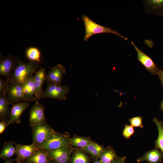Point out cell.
Listing matches in <instances>:
<instances>
[{
    "instance_id": "1",
    "label": "cell",
    "mask_w": 163,
    "mask_h": 163,
    "mask_svg": "<svg viewBox=\"0 0 163 163\" xmlns=\"http://www.w3.org/2000/svg\"><path fill=\"white\" fill-rule=\"evenodd\" d=\"M39 63L30 61L24 62L18 59L17 64L11 75L10 80L22 84L31 77L42 67Z\"/></svg>"
},
{
    "instance_id": "2",
    "label": "cell",
    "mask_w": 163,
    "mask_h": 163,
    "mask_svg": "<svg viewBox=\"0 0 163 163\" xmlns=\"http://www.w3.org/2000/svg\"><path fill=\"white\" fill-rule=\"evenodd\" d=\"M82 18L85 29V34L84 38L85 41H87L89 38L95 34L104 33L115 34L126 41L128 40L127 38L111 28L97 24L85 14L83 15Z\"/></svg>"
},
{
    "instance_id": "3",
    "label": "cell",
    "mask_w": 163,
    "mask_h": 163,
    "mask_svg": "<svg viewBox=\"0 0 163 163\" xmlns=\"http://www.w3.org/2000/svg\"><path fill=\"white\" fill-rule=\"evenodd\" d=\"M69 139L66 135L55 132L38 146L39 149L47 151L69 146Z\"/></svg>"
},
{
    "instance_id": "4",
    "label": "cell",
    "mask_w": 163,
    "mask_h": 163,
    "mask_svg": "<svg viewBox=\"0 0 163 163\" xmlns=\"http://www.w3.org/2000/svg\"><path fill=\"white\" fill-rule=\"evenodd\" d=\"M33 143L39 145L46 141L55 132L46 123L31 126Z\"/></svg>"
},
{
    "instance_id": "5",
    "label": "cell",
    "mask_w": 163,
    "mask_h": 163,
    "mask_svg": "<svg viewBox=\"0 0 163 163\" xmlns=\"http://www.w3.org/2000/svg\"><path fill=\"white\" fill-rule=\"evenodd\" d=\"M69 92V87L67 85H61L48 83L47 87L44 91L42 98L45 99L50 97L58 99L60 101L66 99V95Z\"/></svg>"
},
{
    "instance_id": "6",
    "label": "cell",
    "mask_w": 163,
    "mask_h": 163,
    "mask_svg": "<svg viewBox=\"0 0 163 163\" xmlns=\"http://www.w3.org/2000/svg\"><path fill=\"white\" fill-rule=\"evenodd\" d=\"M5 93L12 105L22 101H27L21 83L10 81L6 87Z\"/></svg>"
},
{
    "instance_id": "7",
    "label": "cell",
    "mask_w": 163,
    "mask_h": 163,
    "mask_svg": "<svg viewBox=\"0 0 163 163\" xmlns=\"http://www.w3.org/2000/svg\"><path fill=\"white\" fill-rule=\"evenodd\" d=\"M43 104L38 101L35 103L29 111V124L31 126L46 123V117Z\"/></svg>"
},
{
    "instance_id": "8",
    "label": "cell",
    "mask_w": 163,
    "mask_h": 163,
    "mask_svg": "<svg viewBox=\"0 0 163 163\" xmlns=\"http://www.w3.org/2000/svg\"><path fill=\"white\" fill-rule=\"evenodd\" d=\"M18 59L11 54L3 58L0 57V75H4L8 81L10 80L12 73L15 68Z\"/></svg>"
},
{
    "instance_id": "9",
    "label": "cell",
    "mask_w": 163,
    "mask_h": 163,
    "mask_svg": "<svg viewBox=\"0 0 163 163\" xmlns=\"http://www.w3.org/2000/svg\"><path fill=\"white\" fill-rule=\"evenodd\" d=\"M72 151V148L67 146L47 152L49 157L55 163H69Z\"/></svg>"
},
{
    "instance_id": "10",
    "label": "cell",
    "mask_w": 163,
    "mask_h": 163,
    "mask_svg": "<svg viewBox=\"0 0 163 163\" xmlns=\"http://www.w3.org/2000/svg\"><path fill=\"white\" fill-rule=\"evenodd\" d=\"M16 149L17 161L20 162L27 160L39 149L38 145L32 143L30 145H24L14 143Z\"/></svg>"
},
{
    "instance_id": "11",
    "label": "cell",
    "mask_w": 163,
    "mask_h": 163,
    "mask_svg": "<svg viewBox=\"0 0 163 163\" xmlns=\"http://www.w3.org/2000/svg\"><path fill=\"white\" fill-rule=\"evenodd\" d=\"M131 43L136 51L138 59L139 62L151 74L154 75H158L159 69L152 59L138 48L133 41H131Z\"/></svg>"
},
{
    "instance_id": "12",
    "label": "cell",
    "mask_w": 163,
    "mask_h": 163,
    "mask_svg": "<svg viewBox=\"0 0 163 163\" xmlns=\"http://www.w3.org/2000/svg\"><path fill=\"white\" fill-rule=\"evenodd\" d=\"M66 73L64 66L61 64H58L52 68L46 75V81L48 83L61 85L63 81L62 77Z\"/></svg>"
},
{
    "instance_id": "13",
    "label": "cell",
    "mask_w": 163,
    "mask_h": 163,
    "mask_svg": "<svg viewBox=\"0 0 163 163\" xmlns=\"http://www.w3.org/2000/svg\"><path fill=\"white\" fill-rule=\"evenodd\" d=\"M46 71L45 68H41L36 73L34 78V84L35 90V101L42 98L44 92L43 85L46 80Z\"/></svg>"
},
{
    "instance_id": "14",
    "label": "cell",
    "mask_w": 163,
    "mask_h": 163,
    "mask_svg": "<svg viewBox=\"0 0 163 163\" xmlns=\"http://www.w3.org/2000/svg\"><path fill=\"white\" fill-rule=\"evenodd\" d=\"M30 102L24 101L12 105L10 117L7 123V125L13 123H20L21 114L28 107Z\"/></svg>"
},
{
    "instance_id": "15",
    "label": "cell",
    "mask_w": 163,
    "mask_h": 163,
    "mask_svg": "<svg viewBox=\"0 0 163 163\" xmlns=\"http://www.w3.org/2000/svg\"><path fill=\"white\" fill-rule=\"evenodd\" d=\"M143 2L148 14L163 15V0H145Z\"/></svg>"
},
{
    "instance_id": "16",
    "label": "cell",
    "mask_w": 163,
    "mask_h": 163,
    "mask_svg": "<svg viewBox=\"0 0 163 163\" xmlns=\"http://www.w3.org/2000/svg\"><path fill=\"white\" fill-rule=\"evenodd\" d=\"M163 154L158 149L155 148L146 152L137 160L138 162L147 161L149 163H158L161 162Z\"/></svg>"
},
{
    "instance_id": "17",
    "label": "cell",
    "mask_w": 163,
    "mask_h": 163,
    "mask_svg": "<svg viewBox=\"0 0 163 163\" xmlns=\"http://www.w3.org/2000/svg\"><path fill=\"white\" fill-rule=\"evenodd\" d=\"M34 78L33 75L21 84L25 97L27 101L30 102L35 101Z\"/></svg>"
},
{
    "instance_id": "18",
    "label": "cell",
    "mask_w": 163,
    "mask_h": 163,
    "mask_svg": "<svg viewBox=\"0 0 163 163\" xmlns=\"http://www.w3.org/2000/svg\"><path fill=\"white\" fill-rule=\"evenodd\" d=\"M47 151L39 149L26 160L28 163H51Z\"/></svg>"
},
{
    "instance_id": "19",
    "label": "cell",
    "mask_w": 163,
    "mask_h": 163,
    "mask_svg": "<svg viewBox=\"0 0 163 163\" xmlns=\"http://www.w3.org/2000/svg\"><path fill=\"white\" fill-rule=\"evenodd\" d=\"M11 104L9 101L6 94H0V117L2 121L9 119L11 110L9 105Z\"/></svg>"
},
{
    "instance_id": "20",
    "label": "cell",
    "mask_w": 163,
    "mask_h": 163,
    "mask_svg": "<svg viewBox=\"0 0 163 163\" xmlns=\"http://www.w3.org/2000/svg\"><path fill=\"white\" fill-rule=\"evenodd\" d=\"M82 149L93 158L97 159L100 158L105 149L103 146L91 141L86 147Z\"/></svg>"
},
{
    "instance_id": "21",
    "label": "cell",
    "mask_w": 163,
    "mask_h": 163,
    "mask_svg": "<svg viewBox=\"0 0 163 163\" xmlns=\"http://www.w3.org/2000/svg\"><path fill=\"white\" fill-rule=\"evenodd\" d=\"M153 122L156 125L158 135L155 142V148L159 149L163 154V124L162 122L156 118L153 120Z\"/></svg>"
},
{
    "instance_id": "22",
    "label": "cell",
    "mask_w": 163,
    "mask_h": 163,
    "mask_svg": "<svg viewBox=\"0 0 163 163\" xmlns=\"http://www.w3.org/2000/svg\"><path fill=\"white\" fill-rule=\"evenodd\" d=\"M41 52L39 49L35 47L28 48L25 51L26 58L30 61L41 62Z\"/></svg>"
},
{
    "instance_id": "23",
    "label": "cell",
    "mask_w": 163,
    "mask_h": 163,
    "mask_svg": "<svg viewBox=\"0 0 163 163\" xmlns=\"http://www.w3.org/2000/svg\"><path fill=\"white\" fill-rule=\"evenodd\" d=\"M117 156L113 147L108 146L101 154L99 160L101 163H110Z\"/></svg>"
},
{
    "instance_id": "24",
    "label": "cell",
    "mask_w": 163,
    "mask_h": 163,
    "mask_svg": "<svg viewBox=\"0 0 163 163\" xmlns=\"http://www.w3.org/2000/svg\"><path fill=\"white\" fill-rule=\"evenodd\" d=\"M16 154V149L13 145V142H11L4 145L2 149L0 157L3 159H8Z\"/></svg>"
},
{
    "instance_id": "25",
    "label": "cell",
    "mask_w": 163,
    "mask_h": 163,
    "mask_svg": "<svg viewBox=\"0 0 163 163\" xmlns=\"http://www.w3.org/2000/svg\"><path fill=\"white\" fill-rule=\"evenodd\" d=\"M92 141L89 139L82 136H76L69 139L70 144L81 148L86 147Z\"/></svg>"
},
{
    "instance_id": "26",
    "label": "cell",
    "mask_w": 163,
    "mask_h": 163,
    "mask_svg": "<svg viewBox=\"0 0 163 163\" xmlns=\"http://www.w3.org/2000/svg\"><path fill=\"white\" fill-rule=\"evenodd\" d=\"M71 163H89L88 156L83 152L77 150L73 153L71 159Z\"/></svg>"
},
{
    "instance_id": "27",
    "label": "cell",
    "mask_w": 163,
    "mask_h": 163,
    "mask_svg": "<svg viewBox=\"0 0 163 163\" xmlns=\"http://www.w3.org/2000/svg\"><path fill=\"white\" fill-rule=\"evenodd\" d=\"M133 127L131 125H125L122 133V135L125 139H129L135 133V131Z\"/></svg>"
},
{
    "instance_id": "28",
    "label": "cell",
    "mask_w": 163,
    "mask_h": 163,
    "mask_svg": "<svg viewBox=\"0 0 163 163\" xmlns=\"http://www.w3.org/2000/svg\"><path fill=\"white\" fill-rule=\"evenodd\" d=\"M129 121L131 125L133 127H143L142 117L140 116H136L130 118Z\"/></svg>"
},
{
    "instance_id": "29",
    "label": "cell",
    "mask_w": 163,
    "mask_h": 163,
    "mask_svg": "<svg viewBox=\"0 0 163 163\" xmlns=\"http://www.w3.org/2000/svg\"><path fill=\"white\" fill-rule=\"evenodd\" d=\"M9 82L6 79L0 78V94H6V89Z\"/></svg>"
},
{
    "instance_id": "30",
    "label": "cell",
    "mask_w": 163,
    "mask_h": 163,
    "mask_svg": "<svg viewBox=\"0 0 163 163\" xmlns=\"http://www.w3.org/2000/svg\"><path fill=\"white\" fill-rule=\"evenodd\" d=\"M126 156H117L114 160L110 163H125Z\"/></svg>"
},
{
    "instance_id": "31",
    "label": "cell",
    "mask_w": 163,
    "mask_h": 163,
    "mask_svg": "<svg viewBox=\"0 0 163 163\" xmlns=\"http://www.w3.org/2000/svg\"><path fill=\"white\" fill-rule=\"evenodd\" d=\"M7 123L4 121H2L0 123V133L2 134L5 129Z\"/></svg>"
},
{
    "instance_id": "32",
    "label": "cell",
    "mask_w": 163,
    "mask_h": 163,
    "mask_svg": "<svg viewBox=\"0 0 163 163\" xmlns=\"http://www.w3.org/2000/svg\"><path fill=\"white\" fill-rule=\"evenodd\" d=\"M163 88V70L159 69L158 74Z\"/></svg>"
},
{
    "instance_id": "33",
    "label": "cell",
    "mask_w": 163,
    "mask_h": 163,
    "mask_svg": "<svg viewBox=\"0 0 163 163\" xmlns=\"http://www.w3.org/2000/svg\"><path fill=\"white\" fill-rule=\"evenodd\" d=\"M9 159H6L4 163H13V160Z\"/></svg>"
},
{
    "instance_id": "34",
    "label": "cell",
    "mask_w": 163,
    "mask_h": 163,
    "mask_svg": "<svg viewBox=\"0 0 163 163\" xmlns=\"http://www.w3.org/2000/svg\"><path fill=\"white\" fill-rule=\"evenodd\" d=\"M93 163H101L100 160L96 159V160Z\"/></svg>"
},
{
    "instance_id": "35",
    "label": "cell",
    "mask_w": 163,
    "mask_h": 163,
    "mask_svg": "<svg viewBox=\"0 0 163 163\" xmlns=\"http://www.w3.org/2000/svg\"><path fill=\"white\" fill-rule=\"evenodd\" d=\"M161 108L162 110H163V100L162 101L161 104Z\"/></svg>"
},
{
    "instance_id": "36",
    "label": "cell",
    "mask_w": 163,
    "mask_h": 163,
    "mask_svg": "<svg viewBox=\"0 0 163 163\" xmlns=\"http://www.w3.org/2000/svg\"><path fill=\"white\" fill-rule=\"evenodd\" d=\"M16 163H22L21 162L17 161V162H16Z\"/></svg>"
},
{
    "instance_id": "37",
    "label": "cell",
    "mask_w": 163,
    "mask_h": 163,
    "mask_svg": "<svg viewBox=\"0 0 163 163\" xmlns=\"http://www.w3.org/2000/svg\"><path fill=\"white\" fill-rule=\"evenodd\" d=\"M55 163V162H52V163Z\"/></svg>"
},
{
    "instance_id": "38",
    "label": "cell",
    "mask_w": 163,
    "mask_h": 163,
    "mask_svg": "<svg viewBox=\"0 0 163 163\" xmlns=\"http://www.w3.org/2000/svg\"><path fill=\"white\" fill-rule=\"evenodd\" d=\"M162 122V123H163V122Z\"/></svg>"
}]
</instances>
